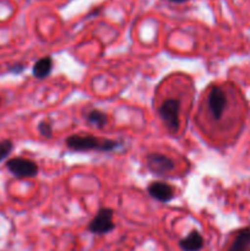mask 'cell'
<instances>
[{"instance_id":"obj_1","label":"cell","mask_w":250,"mask_h":251,"mask_svg":"<svg viewBox=\"0 0 250 251\" xmlns=\"http://www.w3.org/2000/svg\"><path fill=\"white\" fill-rule=\"evenodd\" d=\"M66 146L74 151H98V152H110L114 151L120 144L115 140L100 139L90 134H77L71 135L66 139Z\"/></svg>"},{"instance_id":"obj_2","label":"cell","mask_w":250,"mask_h":251,"mask_svg":"<svg viewBox=\"0 0 250 251\" xmlns=\"http://www.w3.org/2000/svg\"><path fill=\"white\" fill-rule=\"evenodd\" d=\"M158 113L164 126L173 134L178 132L179 127H180V118H179L180 102L175 98H169L162 103Z\"/></svg>"},{"instance_id":"obj_3","label":"cell","mask_w":250,"mask_h":251,"mask_svg":"<svg viewBox=\"0 0 250 251\" xmlns=\"http://www.w3.org/2000/svg\"><path fill=\"white\" fill-rule=\"evenodd\" d=\"M113 217H114V211L105 207L100 208L97 212V215L91 221L90 225H88V230L93 233V234L98 235H103L112 232L115 228Z\"/></svg>"},{"instance_id":"obj_4","label":"cell","mask_w":250,"mask_h":251,"mask_svg":"<svg viewBox=\"0 0 250 251\" xmlns=\"http://www.w3.org/2000/svg\"><path fill=\"white\" fill-rule=\"evenodd\" d=\"M6 168L17 178H33L38 174V166L31 159L15 157L6 162Z\"/></svg>"},{"instance_id":"obj_5","label":"cell","mask_w":250,"mask_h":251,"mask_svg":"<svg viewBox=\"0 0 250 251\" xmlns=\"http://www.w3.org/2000/svg\"><path fill=\"white\" fill-rule=\"evenodd\" d=\"M207 105L213 119L220 120L222 118L223 112H225V105H227V96L220 86H213L210 90L207 97Z\"/></svg>"},{"instance_id":"obj_6","label":"cell","mask_w":250,"mask_h":251,"mask_svg":"<svg viewBox=\"0 0 250 251\" xmlns=\"http://www.w3.org/2000/svg\"><path fill=\"white\" fill-rule=\"evenodd\" d=\"M146 163L150 171L157 176H166L174 169V162L161 153H150L146 157Z\"/></svg>"},{"instance_id":"obj_7","label":"cell","mask_w":250,"mask_h":251,"mask_svg":"<svg viewBox=\"0 0 250 251\" xmlns=\"http://www.w3.org/2000/svg\"><path fill=\"white\" fill-rule=\"evenodd\" d=\"M150 196L159 202H169L174 198V190L169 184L164 181H153L147 188Z\"/></svg>"},{"instance_id":"obj_8","label":"cell","mask_w":250,"mask_h":251,"mask_svg":"<svg viewBox=\"0 0 250 251\" xmlns=\"http://www.w3.org/2000/svg\"><path fill=\"white\" fill-rule=\"evenodd\" d=\"M179 247L183 251H200L203 248L202 235L198 230H193L179 242Z\"/></svg>"},{"instance_id":"obj_9","label":"cell","mask_w":250,"mask_h":251,"mask_svg":"<svg viewBox=\"0 0 250 251\" xmlns=\"http://www.w3.org/2000/svg\"><path fill=\"white\" fill-rule=\"evenodd\" d=\"M228 251H250V228L240 229Z\"/></svg>"},{"instance_id":"obj_10","label":"cell","mask_w":250,"mask_h":251,"mask_svg":"<svg viewBox=\"0 0 250 251\" xmlns=\"http://www.w3.org/2000/svg\"><path fill=\"white\" fill-rule=\"evenodd\" d=\"M51 69H53V59L50 56H44L34 63L32 73H33L34 77L46 78L51 73Z\"/></svg>"},{"instance_id":"obj_11","label":"cell","mask_w":250,"mask_h":251,"mask_svg":"<svg viewBox=\"0 0 250 251\" xmlns=\"http://www.w3.org/2000/svg\"><path fill=\"white\" fill-rule=\"evenodd\" d=\"M86 120H87L88 124H91L92 126H96L97 129H103L108 124L107 115L98 109H91L86 114Z\"/></svg>"},{"instance_id":"obj_12","label":"cell","mask_w":250,"mask_h":251,"mask_svg":"<svg viewBox=\"0 0 250 251\" xmlns=\"http://www.w3.org/2000/svg\"><path fill=\"white\" fill-rule=\"evenodd\" d=\"M12 149H14V145L10 140H2L0 141V162L4 161L10 153H11Z\"/></svg>"},{"instance_id":"obj_13","label":"cell","mask_w":250,"mask_h":251,"mask_svg":"<svg viewBox=\"0 0 250 251\" xmlns=\"http://www.w3.org/2000/svg\"><path fill=\"white\" fill-rule=\"evenodd\" d=\"M38 131H39V134L44 137H51V135H53V129H51L50 123H48V122L39 123Z\"/></svg>"},{"instance_id":"obj_14","label":"cell","mask_w":250,"mask_h":251,"mask_svg":"<svg viewBox=\"0 0 250 251\" xmlns=\"http://www.w3.org/2000/svg\"><path fill=\"white\" fill-rule=\"evenodd\" d=\"M169 1L175 2V4H181V2H185V1H188V0H169Z\"/></svg>"}]
</instances>
